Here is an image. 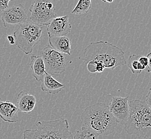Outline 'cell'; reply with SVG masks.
Returning <instances> with one entry per match:
<instances>
[{
    "instance_id": "obj_1",
    "label": "cell",
    "mask_w": 151,
    "mask_h": 139,
    "mask_svg": "<svg viewBox=\"0 0 151 139\" xmlns=\"http://www.w3.org/2000/svg\"><path fill=\"white\" fill-rule=\"evenodd\" d=\"M83 61L86 64L90 61L99 62L106 69L111 70L127 64L122 49L103 41L90 43L84 50Z\"/></svg>"
},
{
    "instance_id": "obj_2",
    "label": "cell",
    "mask_w": 151,
    "mask_h": 139,
    "mask_svg": "<svg viewBox=\"0 0 151 139\" xmlns=\"http://www.w3.org/2000/svg\"><path fill=\"white\" fill-rule=\"evenodd\" d=\"M82 123L100 135L113 133L118 122L112 115L109 107L103 103H96L86 108L81 116Z\"/></svg>"
},
{
    "instance_id": "obj_3",
    "label": "cell",
    "mask_w": 151,
    "mask_h": 139,
    "mask_svg": "<svg viewBox=\"0 0 151 139\" xmlns=\"http://www.w3.org/2000/svg\"><path fill=\"white\" fill-rule=\"evenodd\" d=\"M130 113L124 130L129 135L140 138H151V109L147 103L139 100L129 102Z\"/></svg>"
},
{
    "instance_id": "obj_4",
    "label": "cell",
    "mask_w": 151,
    "mask_h": 139,
    "mask_svg": "<svg viewBox=\"0 0 151 139\" xmlns=\"http://www.w3.org/2000/svg\"><path fill=\"white\" fill-rule=\"evenodd\" d=\"M35 130H24L22 139H74L66 119L38 121Z\"/></svg>"
},
{
    "instance_id": "obj_5",
    "label": "cell",
    "mask_w": 151,
    "mask_h": 139,
    "mask_svg": "<svg viewBox=\"0 0 151 139\" xmlns=\"http://www.w3.org/2000/svg\"><path fill=\"white\" fill-rule=\"evenodd\" d=\"M42 31V25L32 21L19 25L13 34L16 45L25 54H30L34 47L40 41Z\"/></svg>"
},
{
    "instance_id": "obj_6",
    "label": "cell",
    "mask_w": 151,
    "mask_h": 139,
    "mask_svg": "<svg viewBox=\"0 0 151 139\" xmlns=\"http://www.w3.org/2000/svg\"><path fill=\"white\" fill-rule=\"evenodd\" d=\"M29 11L31 21L42 26H47L53 18L57 17L55 6L50 0H35Z\"/></svg>"
},
{
    "instance_id": "obj_7",
    "label": "cell",
    "mask_w": 151,
    "mask_h": 139,
    "mask_svg": "<svg viewBox=\"0 0 151 139\" xmlns=\"http://www.w3.org/2000/svg\"><path fill=\"white\" fill-rule=\"evenodd\" d=\"M65 55L53 48L50 45L42 49L40 56L45 64L46 72L52 76L64 72L66 67Z\"/></svg>"
},
{
    "instance_id": "obj_8",
    "label": "cell",
    "mask_w": 151,
    "mask_h": 139,
    "mask_svg": "<svg viewBox=\"0 0 151 139\" xmlns=\"http://www.w3.org/2000/svg\"><path fill=\"white\" fill-rule=\"evenodd\" d=\"M109 107L112 115L118 123L126 124L130 113L129 97H113Z\"/></svg>"
},
{
    "instance_id": "obj_9",
    "label": "cell",
    "mask_w": 151,
    "mask_h": 139,
    "mask_svg": "<svg viewBox=\"0 0 151 139\" xmlns=\"http://www.w3.org/2000/svg\"><path fill=\"white\" fill-rule=\"evenodd\" d=\"M27 11L21 4L9 7L2 12L1 21L4 27L8 25L22 24L27 22Z\"/></svg>"
},
{
    "instance_id": "obj_10",
    "label": "cell",
    "mask_w": 151,
    "mask_h": 139,
    "mask_svg": "<svg viewBox=\"0 0 151 139\" xmlns=\"http://www.w3.org/2000/svg\"><path fill=\"white\" fill-rule=\"evenodd\" d=\"M72 27L69 16L65 15L53 18L47 26L46 30L48 37L67 36L71 32Z\"/></svg>"
},
{
    "instance_id": "obj_11",
    "label": "cell",
    "mask_w": 151,
    "mask_h": 139,
    "mask_svg": "<svg viewBox=\"0 0 151 139\" xmlns=\"http://www.w3.org/2000/svg\"><path fill=\"white\" fill-rule=\"evenodd\" d=\"M19 109L15 104L9 101H3L0 98V118L9 123H17L18 121Z\"/></svg>"
},
{
    "instance_id": "obj_12",
    "label": "cell",
    "mask_w": 151,
    "mask_h": 139,
    "mask_svg": "<svg viewBox=\"0 0 151 139\" xmlns=\"http://www.w3.org/2000/svg\"><path fill=\"white\" fill-rule=\"evenodd\" d=\"M17 103L19 111L25 113H30L33 111L36 104V97L32 94L20 91L17 96Z\"/></svg>"
},
{
    "instance_id": "obj_13",
    "label": "cell",
    "mask_w": 151,
    "mask_h": 139,
    "mask_svg": "<svg viewBox=\"0 0 151 139\" xmlns=\"http://www.w3.org/2000/svg\"><path fill=\"white\" fill-rule=\"evenodd\" d=\"M65 86L55 79L52 75L46 72L41 81L40 88L43 91L55 95L60 93Z\"/></svg>"
},
{
    "instance_id": "obj_14",
    "label": "cell",
    "mask_w": 151,
    "mask_h": 139,
    "mask_svg": "<svg viewBox=\"0 0 151 139\" xmlns=\"http://www.w3.org/2000/svg\"><path fill=\"white\" fill-rule=\"evenodd\" d=\"M49 45L53 48L64 54L70 55L71 41L67 36L48 37Z\"/></svg>"
},
{
    "instance_id": "obj_15",
    "label": "cell",
    "mask_w": 151,
    "mask_h": 139,
    "mask_svg": "<svg viewBox=\"0 0 151 139\" xmlns=\"http://www.w3.org/2000/svg\"><path fill=\"white\" fill-rule=\"evenodd\" d=\"M30 67L32 71V74L33 77L37 82H41L46 73L45 64L42 56L40 55H32Z\"/></svg>"
},
{
    "instance_id": "obj_16",
    "label": "cell",
    "mask_w": 151,
    "mask_h": 139,
    "mask_svg": "<svg viewBox=\"0 0 151 139\" xmlns=\"http://www.w3.org/2000/svg\"><path fill=\"white\" fill-rule=\"evenodd\" d=\"M140 55L133 54L131 55L128 58L127 67H129L133 74H140L143 70L146 69V67L143 66L139 62Z\"/></svg>"
},
{
    "instance_id": "obj_17",
    "label": "cell",
    "mask_w": 151,
    "mask_h": 139,
    "mask_svg": "<svg viewBox=\"0 0 151 139\" xmlns=\"http://www.w3.org/2000/svg\"><path fill=\"white\" fill-rule=\"evenodd\" d=\"M100 135L87 126L81 127L74 136V139H99Z\"/></svg>"
},
{
    "instance_id": "obj_18",
    "label": "cell",
    "mask_w": 151,
    "mask_h": 139,
    "mask_svg": "<svg viewBox=\"0 0 151 139\" xmlns=\"http://www.w3.org/2000/svg\"><path fill=\"white\" fill-rule=\"evenodd\" d=\"M91 8V0H79L71 13L79 15L88 13Z\"/></svg>"
},
{
    "instance_id": "obj_19",
    "label": "cell",
    "mask_w": 151,
    "mask_h": 139,
    "mask_svg": "<svg viewBox=\"0 0 151 139\" xmlns=\"http://www.w3.org/2000/svg\"><path fill=\"white\" fill-rule=\"evenodd\" d=\"M87 67L88 71L92 73L102 72L106 69L102 64L97 61L89 62L87 63Z\"/></svg>"
},
{
    "instance_id": "obj_20",
    "label": "cell",
    "mask_w": 151,
    "mask_h": 139,
    "mask_svg": "<svg viewBox=\"0 0 151 139\" xmlns=\"http://www.w3.org/2000/svg\"><path fill=\"white\" fill-rule=\"evenodd\" d=\"M12 0H0V11H3L9 8V3Z\"/></svg>"
},
{
    "instance_id": "obj_21",
    "label": "cell",
    "mask_w": 151,
    "mask_h": 139,
    "mask_svg": "<svg viewBox=\"0 0 151 139\" xmlns=\"http://www.w3.org/2000/svg\"><path fill=\"white\" fill-rule=\"evenodd\" d=\"M138 60H139L140 63L142 64L143 66H144L146 67H148V57L147 56H140Z\"/></svg>"
},
{
    "instance_id": "obj_22",
    "label": "cell",
    "mask_w": 151,
    "mask_h": 139,
    "mask_svg": "<svg viewBox=\"0 0 151 139\" xmlns=\"http://www.w3.org/2000/svg\"><path fill=\"white\" fill-rule=\"evenodd\" d=\"M146 103L151 109V88L148 90V93L146 96Z\"/></svg>"
},
{
    "instance_id": "obj_23",
    "label": "cell",
    "mask_w": 151,
    "mask_h": 139,
    "mask_svg": "<svg viewBox=\"0 0 151 139\" xmlns=\"http://www.w3.org/2000/svg\"><path fill=\"white\" fill-rule=\"evenodd\" d=\"M7 39L9 41V43L10 45L15 44V38L14 35H9L7 36Z\"/></svg>"
},
{
    "instance_id": "obj_24",
    "label": "cell",
    "mask_w": 151,
    "mask_h": 139,
    "mask_svg": "<svg viewBox=\"0 0 151 139\" xmlns=\"http://www.w3.org/2000/svg\"><path fill=\"white\" fill-rule=\"evenodd\" d=\"M147 57H148V70L147 71L148 72L151 73V52L148 53Z\"/></svg>"
},
{
    "instance_id": "obj_25",
    "label": "cell",
    "mask_w": 151,
    "mask_h": 139,
    "mask_svg": "<svg viewBox=\"0 0 151 139\" xmlns=\"http://www.w3.org/2000/svg\"><path fill=\"white\" fill-rule=\"evenodd\" d=\"M104 3H111L115 1V0H101Z\"/></svg>"
},
{
    "instance_id": "obj_26",
    "label": "cell",
    "mask_w": 151,
    "mask_h": 139,
    "mask_svg": "<svg viewBox=\"0 0 151 139\" xmlns=\"http://www.w3.org/2000/svg\"></svg>"
}]
</instances>
